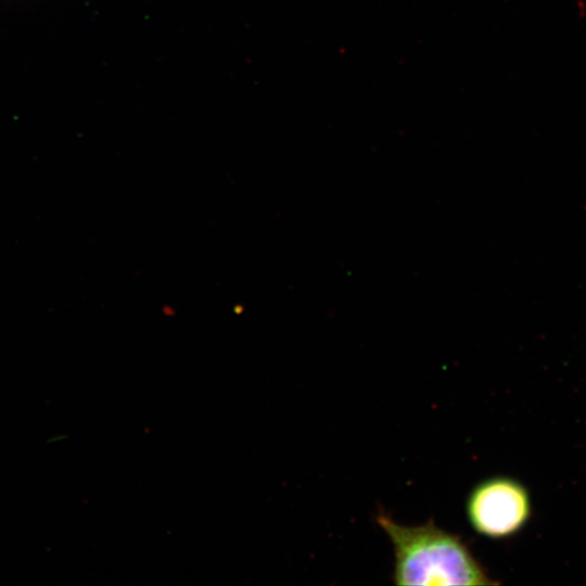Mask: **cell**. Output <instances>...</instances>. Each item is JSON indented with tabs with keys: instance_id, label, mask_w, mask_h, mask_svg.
Here are the masks:
<instances>
[{
	"instance_id": "1",
	"label": "cell",
	"mask_w": 586,
	"mask_h": 586,
	"mask_svg": "<svg viewBox=\"0 0 586 586\" xmlns=\"http://www.w3.org/2000/svg\"><path fill=\"white\" fill-rule=\"evenodd\" d=\"M378 525L393 545L392 579L397 585H496L460 536L432 520L409 526L380 510Z\"/></svg>"
},
{
	"instance_id": "2",
	"label": "cell",
	"mask_w": 586,
	"mask_h": 586,
	"mask_svg": "<svg viewBox=\"0 0 586 586\" xmlns=\"http://www.w3.org/2000/svg\"><path fill=\"white\" fill-rule=\"evenodd\" d=\"M466 513L477 534L492 539L507 538L520 532L528 521L530 495L512 477L492 476L470 491Z\"/></svg>"
}]
</instances>
